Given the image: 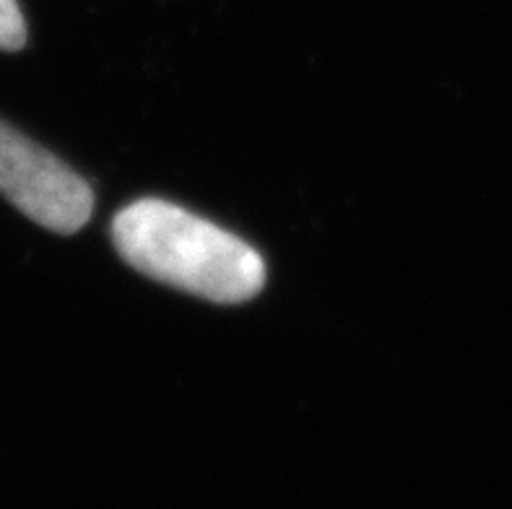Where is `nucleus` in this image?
I'll return each instance as SVG.
<instances>
[{"label":"nucleus","mask_w":512,"mask_h":509,"mask_svg":"<svg viewBox=\"0 0 512 509\" xmlns=\"http://www.w3.org/2000/svg\"><path fill=\"white\" fill-rule=\"evenodd\" d=\"M112 239L143 276L211 302H247L266 286L255 247L167 200L130 203L112 221Z\"/></svg>","instance_id":"1"},{"label":"nucleus","mask_w":512,"mask_h":509,"mask_svg":"<svg viewBox=\"0 0 512 509\" xmlns=\"http://www.w3.org/2000/svg\"><path fill=\"white\" fill-rule=\"evenodd\" d=\"M0 195L50 232L84 229L94 193L73 169L0 120Z\"/></svg>","instance_id":"2"},{"label":"nucleus","mask_w":512,"mask_h":509,"mask_svg":"<svg viewBox=\"0 0 512 509\" xmlns=\"http://www.w3.org/2000/svg\"><path fill=\"white\" fill-rule=\"evenodd\" d=\"M26 45V21L16 0H0V50L16 52Z\"/></svg>","instance_id":"3"}]
</instances>
